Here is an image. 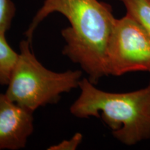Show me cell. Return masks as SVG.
Masks as SVG:
<instances>
[{
	"label": "cell",
	"mask_w": 150,
	"mask_h": 150,
	"mask_svg": "<svg viewBox=\"0 0 150 150\" xmlns=\"http://www.w3.org/2000/svg\"><path fill=\"white\" fill-rule=\"evenodd\" d=\"M52 13L63 15L70 24L61 31L63 54L79 65L93 84L108 76L106 53L116 21L111 6L99 0H45L26 31L28 40Z\"/></svg>",
	"instance_id": "6da1fadb"
},
{
	"label": "cell",
	"mask_w": 150,
	"mask_h": 150,
	"mask_svg": "<svg viewBox=\"0 0 150 150\" xmlns=\"http://www.w3.org/2000/svg\"><path fill=\"white\" fill-rule=\"evenodd\" d=\"M80 95L70 106L79 118L101 117L116 139L133 145L150 138V85L129 93H110L81 79Z\"/></svg>",
	"instance_id": "7a4b0ae2"
},
{
	"label": "cell",
	"mask_w": 150,
	"mask_h": 150,
	"mask_svg": "<svg viewBox=\"0 0 150 150\" xmlns=\"http://www.w3.org/2000/svg\"><path fill=\"white\" fill-rule=\"evenodd\" d=\"M31 42L22 40L6 95L13 102L33 112L40 106L55 104L64 93L79 86L82 71L56 72L48 70L33 53Z\"/></svg>",
	"instance_id": "3957f363"
},
{
	"label": "cell",
	"mask_w": 150,
	"mask_h": 150,
	"mask_svg": "<svg viewBox=\"0 0 150 150\" xmlns=\"http://www.w3.org/2000/svg\"><path fill=\"white\" fill-rule=\"evenodd\" d=\"M106 65L108 76L150 72V35L127 15L116 19L107 48Z\"/></svg>",
	"instance_id": "277c9868"
},
{
	"label": "cell",
	"mask_w": 150,
	"mask_h": 150,
	"mask_svg": "<svg viewBox=\"0 0 150 150\" xmlns=\"http://www.w3.org/2000/svg\"><path fill=\"white\" fill-rule=\"evenodd\" d=\"M33 112L0 93V150L26 147L33 131Z\"/></svg>",
	"instance_id": "5b68a950"
},
{
	"label": "cell",
	"mask_w": 150,
	"mask_h": 150,
	"mask_svg": "<svg viewBox=\"0 0 150 150\" xmlns=\"http://www.w3.org/2000/svg\"><path fill=\"white\" fill-rule=\"evenodd\" d=\"M126 8V15L138 22L150 35V0H119Z\"/></svg>",
	"instance_id": "8992f818"
},
{
	"label": "cell",
	"mask_w": 150,
	"mask_h": 150,
	"mask_svg": "<svg viewBox=\"0 0 150 150\" xmlns=\"http://www.w3.org/2000/svg\"><path fill=\"white\" fill-rule=\"evenodd\" d=\"M18 54L13 50L6 39L5 35L0 34V84L7 86Z\"/></svg>",
	"instance_id": "52a82bcc"
},
{
	"label": "cell",
	"mask_w": 150,
	"mask_h": 150,
	"mask_svg": "<svg viewBox=\"0 0 150 150\" xmlns=\"http://www.w3.org/2000/svg\"><path fill=\"white\" fill-rule=\"evenodd\" d=\"M16 11L12 0H0V34L5 35L10 29Z\"/></svg>",
	"instance_id": "ba28073f"
},
{
	"label": "cell",
	"mask_w": 150,
	"mask_h": 150,
	"mask_svg": "<svg viewBox=\"0 0 150 150\" xmlns=\"http://www.w3.org/2000/svg\"><path fill=\"white\" fill-rule=\"evenodd\" d=\"M83 139V136L80 133H76L70 139L63 140L57 144L50 147L47 149L49 150H74L79 144L81 142Z\"/></svg>",
	"instance_id": "9c48e42d"
}]
</instances>
